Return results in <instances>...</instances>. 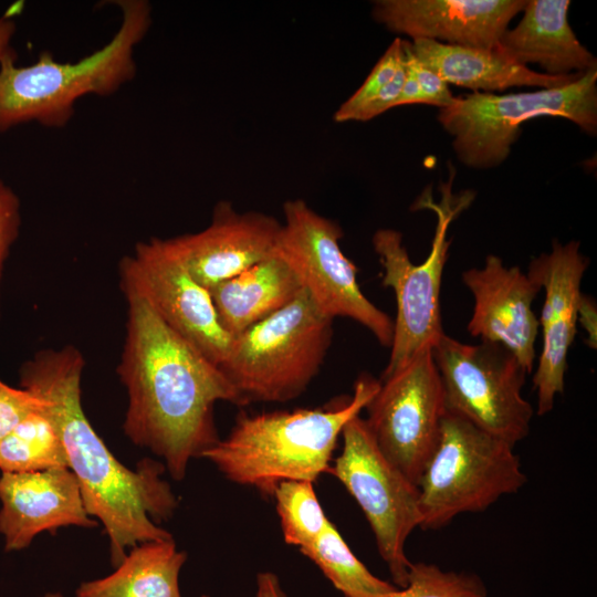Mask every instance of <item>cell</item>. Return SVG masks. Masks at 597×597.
<instances>
[{
    "instance_id": "6da1fadb",
    "label": "cell",
    "mask_w": 597,
    "mask_h": 597,
    "mask_svg": "<svg viewBox=\"0 0 597 597\" xmlns=\"http://www.w3.org/2000/svg\"><path fill=\"white\" fill-rule=\"evenodd\" d=\"M126 336L117 373L128 405L124 432L164 460L175 480L220 438L214 406L242 400L220 368L170 328L146 300L123 291Z\"/></svg>"
},
{
    "instance_id": "7a4b0ae2",
    "label": "cell",
    "mask_w": 597,
    "mask_h": 597,
    "mask_svg": "<svg viewBox=\"0 0 597 597\" xmlns=\"http://www.w3.org/2000/svg\"><path fill=\"white\" fill-rule=\"evenodd\" d=\"M84 365L71 345L40 350L20 368V385L45 400L85 509L103 525L116 567L135 545L172 538L157 522L174 514L178 500L161 476V462L144 459L127 468L94 430L81 402Z\"/></svg>"
},
{
    "instance_id": "3957f363",
    "label": "cell",
    "mask_w": 597,
    "mask_h": 597,
    "mask_svg": "<svg viewBox=\"0 0 597 597\" xmlns=\"http://www.w3.org/2000/svg\"><path fill=\"white\" fill-rule=\"evenodd\" d=\"M379 380L362 375L350 397L314 409L240 413L230 432L207 449L210 461L233 483L273 496L284 481H311L329 472L346 423L360 415Z\"/></svg>"
},
{
    "instance_id": "277c9868",
    "label": "cell",
    "mask_w": 597,
    "mask_h": 597,
    "mask_svg": "<svg viewBox=\"0 0 597 597\" xmlns=\"http://www.w3.org/2000/svg\"><path fill=\"white\" fill-rule=\"evenodd\" d=\"M122 23L112 40L75 63H61L44 51L36 62L20 66L14 50L0 63V133L27 123L64 127L75 103L92 94L109 96L136 75L135 46L151 25L145 0L116 1Z\"/></svg>"
},
{
    "instance_id": "5b68a950",
    "label": "cell",
    "mask_w": 597,
    "mask_h": 597,
    "mask_svg": "<svg viewBox=\"0 0 597 597\" xmlns=\"http://www.w3.org/2000/svg\"><path fill=\"white\" fill-rule=\"evenodd\" d=\"M333 337V318L303 289L285 307L232 338L219 366L243 405L298 397L320 371Z\"/></svg>"
},
{
    "instance_id": "8992f818",
    "label": "cell",
    "mask_w": 597,
    "mask_h": 597,
    "mask_svg": "<svg viewBox=\"0 0 597 597\" xmlns=\"http://www.w3.org/2000/svg\"><path fill=\"white\" fill-rule=\"evenodd\" d=\"M527 481L514 446L447 411L418 483L420 528L439 530L463 513L483 512Z\"/></svg>"
},
{
    "instance_id": "52a82bcc",
    "label": "cell",
    "mask_w": 597,
    "mask_h": 597,
    "mask_svg": "<svg viewBox=\"0 0 597 597\" xmlns=\"http://www.w3.org/2000/svg\"><path fill=\"white\" fill-rule=\"evenodd\" d=\"M572 121L584 132L597 130V66L562 86L535 92L492 94L474 92L454 97L438 121L453 137L458 158L473 168H490L506 159L520 126L538 116Z\"/></svg>"
},
{
    "instance_id": "ba28073f",
    "label": "cell",
    "mask_w": 597,
    "mask_h": 597,
    "mask_svg": "<svg viewBox=\"0 0 597 597\" xmlns=\"http://www.w3.org/2000/svg\"><path fill=\"white\" fill-rule=\"evenodd\" d=\"M431 352L447 411L514 447L530 433L534 411L522 394L528 373L506 347L443 334Z\"/></svg>"
},
{
    "instance_id": "9c48e42d",
    "label": "cell",
    "mask_w": 597,
    "mask_h": 597,
    "mask_svg": "<svg viewBox=\"0 0 597 597\" xmlns=\"http://www.w3.org/2000/svg\"><path fill=\"white\" fill-rule=\"evenodd\" d=\"M470 193L457 197L447 188L439 203L429 198L418 200L437 214L431 250L420 264H413L402 244V235L394 229H379L373 247L383 265V285L396 297L397 313L389 360L381 376H387L425 348H432L444 334L440 313V289L450 241L447 231L451 220L469 206Z\"/></svg>"
},
{
    "instance_id": "30bf717a",
    "label": "cell",
    "mask_w": 597,
    "mask_h": 597,
    "mask_svg": "<svg viewBox=\"0 0 597 597\" xmlns=\"http://www.w3.org/2000/svg\"><path fill=\"white\" fill-rule=\"evenodd\" d=\"M283 216L275 254L296 273L318 308L333 320L357 322L390 347L394 321L362 292L358 270L339 245L341 226L298 198L283 203Z\"/></svg>"
},
{
    "instance_id": "8fae6325",
    "label": "cell",
    "mask_w": 597,
    "mask_h": 597,
    "mask_svg": "<svg viewBox=\"0 0 597 597\" xmlns=\"http://www.w3.org/2000/svg\"><path fill=\"white\" fill-rule=\"evenodd\" d=\"M341 437L343 449L329 473L362 509L395 586L405 588L411 566L406 542L421 522L419 489L379 450L360 415L346 423Z\"/></svg>"
},
{
    "instance_id": "7c38bea8",
    "label": "cell",
    "mask_w": 597,
    "mask_h": 597,
    "mask_svg": "<svg viewBox=\"0 0 597 597\" xmlns=\"http://www.w3.org/2000/svg\"><path fill=\"white\" fill-rule=\"evenodd\" d=\"M431 349H422L394 373L381 376L365 407V421L379 450L417 486L437 447L446 413Z\"/></svg>"
},
{
    "instance_id": "4fadbf2b",
    "label": "cell",
    "mask_w": 597,
    "mask_h": 597,
    "mask_svg": "<svg viewBox=\"0 0 597 597\" xmlns=\"http://www.w3.org/2000/svg\"><path fill=\"white\" fill-rule=\"evenodd\" d=\"M123 291L138 294L158 316L218 367L231 347L232 336L222 327L210 292L151 238L135 245L119 263Z\"/></svg>"
},
{
    "instance_id": "5bb4252c",
    "label": "cell",
    "mask_w": 597,
    "mask_h": 597,
    "mask_svg": "<svg viewBox=\"0 0 597 597\" xmlns=\"http://www.w3.org/2000/svg\"><path fill=\"white\" fill-rule=\"evenodd\" d=\"M588 264L577 241H555L549 253H542L528 264L526 274L545 291L538 318L543 344L533 376L540 416L548 413L556 395L564 391L567 355L577 333L583 298L580 283Z\"/></svg>"
},
{
    "instance_id": "9a60e30c",
    "label": "cell",
    "mask_w": 597,
    "mask_h": 597,
    "mask_svg": "<svg viewBox=\"0 0 597 597\" xmlns=\"http://www.w3.org/2000/svg\"><path fill=\"white\" fill-rule=\"evenodd\" d=\"M281 222L259 211H237L222 200L208 227L160 239L163 248L208 291L275 254Z\"/></svg>"
},
{
    "instance_id": "2e32d148",
    "label": "cell",
    "mask_w": 597,
    "mask_h": 597,
    "mask_svg": "<svg viewBox=\"0 0 597 597\" xmlns=\"http://www.w3.org/2000/svg\"><path fill=\"white\" fill-rule=\"evenodd\" d=\"M462 281L474 298L469 333L503 345L531 374L540 328L532 304L540 286L517 266H505L494 254L486 256L482 268L464 271Z\"/></svg>"
},
{
    "instance_id": "e0dca14e",
    "label": "cell",
    "mask_w": 597,
    "mask_h": 597,
    "mask_svg": "<svg viewBox=\"0 0 597 597\" xmlns=\"http://www.w3.org/2000/svg\"><path fill=\"white\" fill-rule=\"evenodd\" d=\"M524 0H378L374 19L412 40L493 49Z\"/></svg>"
},
{
    "instance_id": "ac0fdd59",
    "label": "cell",
    "mask_w": 597,
    "mask_h": 597,
    "mask_svg": "<svg viewBox=\"0 0 597 597\" xmlns=\"http://www.w3.org/2000/svg\"><path fill=\"white\" fill-rule=\"evenodd\" d=\"M0 503V534L7 552L27 548L43 532L97 526L69 468L1 472Z\"/></svg>"
},
{
    "instance_id": "d6986e66",
    "label": "cell",
    "mask_w": 597,
    "mask_h": 597,
    "mask_svg": "<svg viewBox=\"0 0 597 597\" xmlns=\"http://www.w3.org/2000/svg\"><path fill=\"white\" fill-rule=\"evenodd\" d=\"M569 6L568 0L526 1L521 21L503 34L498 48L520 64H538L548 75L584 73L596 67V57L569 25Z\"/></svg>"
},
{
    "instance_id": "ffe728a7",
    "label": "cell",
    "mask_w": 597,
    "mask_h": 597,
    "mask_svg": "<svg viewBox=\"0 0 597 597\" xmlns=\"http://www.w3.org/2000/svg\"><path fill=\"white\" fill-rule=\"evenodd\" d=\"M411 50L416 59L448 84L470 88L503 91L512 86L551 88L569 84L582 73L548 75L531 70L507 56L498 46L493 49L444 44L431 40H413Z\"/></svg>"
},
{
    "instance_id": "44dd1931",
    "label": "cell",
    "mask_w": 597,
    "mask_h": 597,
    "mask_svg": "<svg viewBox=\"0 0 597 597\" xmlns=\"http://www.w3.org/2000/svg\"><path fill=\"white\" fill-rule=\"evenodd\" d=\"M302 290L296 273L273 254L209 292L222 327L234 337L285 307Z\"/></svg>"
},
{
    "instance_id": "7402d4cb",
    "label": "cell",
    "mask_w": 597,
    "mask_h": 597,
    "mask_svg": "<svg viewBox=\"0 0 597 597\" xmlns=\"http://www.w3.org/2000/svg\"><path fill=\"white\" fill-rule=\"evenodd\" d=\"M186 559L174 538L137 544L113 573L81 583L75 597H181L179 574Z\"/></svg>"
},
{
    "instance_id": "603a6c76",
    "label": "cell",
    "mask_w": 597,
    "mask_h": 597,
    "mask_svg": "<svg viewBox=\"0 0 597 597\" xmlns=\"http://www.w3.org/2000/svg\"><path fill=\"white\" fill-rule=\"evenodd\" d=\"M298 549L344 597H367L398 588L369 572L329 521L314 541Z\"/></svg>"
},
{
    "instance_id": "cb8c5ba5",
    "label": "cell",
    "mask_w": 597,
    "mask_h": 597,
    "mask_svg": "<svg viewBox=\"0 0 597 597\" xmlns=\"http://www.w3.org/2000/svg\"><path fill=\"white\" fill-rule=\"evenodd\" d=\"M69 468L60 436L45 408L32 412L0 440L1 472Z\"/></svg>"
},
{
    "instance_id": "d4e9b609",
    "label": "cell",
    "mask_w": 597,
    "mask_h": 597,
    "mask_svg": "<svg viewBox=\"0 0 597 597\" xmlns=\"http://www.w3.org/2000/svg\"><path fill=\"white\" fill-rule=\"evenodd\" d=\"M313 484L311 481H284L273 493L283 538L298 548L314 541L328 523Z\"/></svg>"
},
{
    "instance_id": "484cf974",
    "label": "cell",
    "mask_w": 597,
    "mask_h": 597,
    "mask_svg": "<svg viewBox=\"0 0 597 597\" xmlns=\"http://www.w3.org/2000/svg\"><path fill=\"white\" fill-rule=\"evenodd\" d=\"M483 580L475 574L443 570L436 564L411 563L405 588L367 597H486Z\"/></svg>"
},
{
    "instance_id": "4316f807",
    "label": "cell",
    "mask_w": 597,
    "mask_h": 597,
    "mask_svg": "<svg viewBox=\"0 0 597 597\" xmlns=\"http://www.w3.org/2000/svg\"><path fill=\"white\" fill-rule=\"evenodd\" d=\"M404 65L402 40L396 39L375 64L358 90L335 112L336 123L356 122L359 112L378 96Z\"/></svg>"
},
{
    "instance_id": "83f0119b",
    "label": "cell",
    "mask_w": 597,
    "mask_h": 597,
    "mask_svg": "<svg viewBox=\"0 0 597 597\" xmlns=\"http://www.w3.org/2000/svg\"><path fill=\"white\" fill-rule=\"evenodd\" d=\"M45 408V400L22 387L14 388L0 380V440L22 420Z\"/></svg>"
},
{
    "instance_id": "f1b7e54d",
    "label": "cell",
    "mask_w": 597,
    "mask_h": 597,
    "mask_svg": "<svg viewBox=\"0 0 597 597\" xmlns=\"http://www.w3.org/2000/svg\"><path fill=\"white\" fill-rule=\"evenodd\" d=\"M402 49L406 66L415 75L422 96V104L439 106L440 108L449 106L454 96L452 95L448 83L433 71L423 66L413 55L411 42L402 40Z\"/></svg>"
},
{
    "instance_id": "f546056e",
    "label": "cell",
    "mask_w": 597,
    "mask_h": 597,
    "mask_svg": "<svg viewBox=\"0 0 597 597\" xmlns=\"http://www.w3.org/2000/svg\"><path fill=\"white\" fill-rule=\"evenodd\" d=\"M20 226V199L0 178V281L4 262L19 235Z\"/></svg>"
},
{
    "instance_id": "4dcf8cb0",
    "label": "cell",
    "mask_w": 597,
    "mask_h": 597,
    "mask_svg": "<svg viewBox=\"0 0 597 597\" xmlns=\"http://www.w3.org/2000/svg\"><path fill=\"white\" fill-rule=\"evenodd\" d=\"M15 6L11 7L9 12L0 17V63L3 57L13 51L11 41L15 33V22L13 20Z\"/></svg>"
},
{
    "instance_id": "1f68e13d",
    "label": "cell",
    "mask_w": 597,
    "mask_h": 597,
    "mask_svg": "<svg viewBox=\"0 0 597 597\" xmlns=\"http://www.w3.org/2000/svg\"><path fill=\"white\" fill-rule=\"evenodd\" d=\"M256 597H286L279 577L271 572H262L256 576Z\"/></svg>"
},
{
    "instance_id": "d6a6232c",
    "label": "cell",
    "mask_w": 597,
    "mask_h": 597,
    "mask_svg": "<svg viewBox=\"0 0 597 597\" xmlns=\"http://www.w3.org/2000/svg\"><path fill=\"white\" fill-rule=\"evenodd\" d=\"M42 597H64L60 591H48Z\"/></svg>"
},
{
    "instance_id": "836d02e7",
    "label": "cell",
    "mask_w": 597,
    "mask_h": 597,
    "mask_svg": "<svg viewBox=\"0 0 597 597\" xmlns=\"http://www.w3.org/2000/svg\"><path fill=\"white\" fill-rule=\"evenodd\" d=\"M199 597H209V596H208V595H201V596H199Z\"/></svg>"
}]
</instances>
